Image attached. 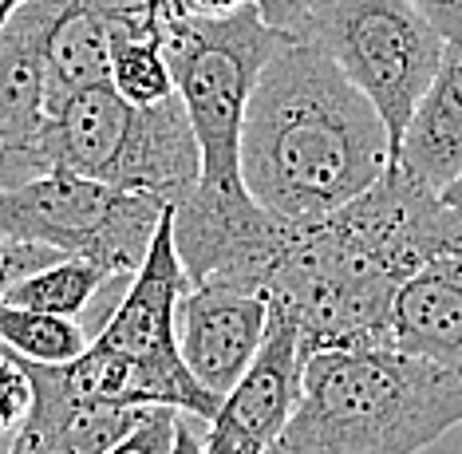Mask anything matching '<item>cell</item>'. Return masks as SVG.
I'll return each instance as SVG.
<instances>
[{
    "mask_svg": "<svg viewBox=\"0 0 462 454\" xmlns=\"http://www.w3.org/2000/svg\"><path fill=\"white\" fill-rule=\"evenodd\" d=\"M411 5L430 20V28L447 40H462V0H411Z\"/></svg>",
    "mask_w": 462,
    "mask_h": 454,
    "instance_id": "cell-25",
    "label": "cell"
},
{
    "mask_svg": "<svg viewBox=\"0 0 462 454\" xmlns=\"http://www.w3.org/2000/svg\"><path fill=\"white\" fill-rule=\"evenodd\" d=\"M304 5H309V0H292V8H297V13H300V8H304Z\"/></svg>",
    "mask_w": 462,
    "mask_h": 454,
    "instance_id": "cell-29",
    "label": "cell"
},
{
    "mask_svg": "<svg viewBox=\"0 0 462 454\" xmlns=\"http://www.w3.org/2000/svg\"><path fill=\"white\" fill-rule=\"evenodd\" d=\"M64 0H28L0 32V190L48 174L44 36Z\"/></svg>",
    "mask_w": 462,
    "mask_h": 454,
    "instance_id": "cell-10",
    "label": "cell"
},
{
    "mask_svg": "<svg viewBox=\"0 0 462 454\" xmlns=\"http://www.w3.org/2000/svg\"><path fill=\"white\" fill-rule=\"evenodd\" d=\"M44 88L48 115L79 91L111 88V24L76 0H64L48 24Z\"/></svg>",
    "mask_w": 462,
    "mask_h": 454,
    "instance_id": "cell-16",
    "label": "cell"
},
{
    "mask_svg": "<svg viewBox=\"0 0 462 454\" xmlns=\"http://www.w3.org/2000/svg\"><path fill=\"white\" fill-rule=\"evenodd\" d=\"M166 209L171 202L154 194H131L56 166L28 186L0 190V234L91 261L111 277H134Z\"/></svg>",
    "mask_w": 462,
    "mask_h": 454,
    "instance_id": "cell-8",
    "label": "cell"
},
{
    "mask_svg": "<svg viewBox=\"0 0 462 454\" xmlns=\"http://www.w3.org/2000/svg\"><path fill=\"white\" fill-rule=\"evenodd\" d=\"M190 292L182 261L174 249V218L166 209L146 261L127 284V297L115 304L107 324L91 340L68 379L79 395L123 407H174L209 423L222 399L209 395L178 356L174 316L178 301Z\"/></svg>",
    "mask_w": 462,
    "mask_h": 454,
    "instance_id": "cell-4",
    "label": "cell"
},
{
    "mask_svg": "<svg viewBox=\"0 0 462 454\" xmlns=\"http://www.w3.org/2000/svg\"><path fill=\"white\" fill-rule=\"evenodd\" d=\"M162 32L166 28H111V91L131 107H159L174 99Z\"/></svg>",
    "mask_w": 462,
    "mask_h": 454,
    "instance_id": "cell-17",
    "label": "cell"
},
{
    "mask_svg": "<svg viewBox=\"0 0 462 454\" xmlns=\"http://www.w3.org/2000/svg\"><path fill=\"white\" fill-rule=\"evenodd\" d=\"M395 166L435 194L462 174V40H450L399 143Z\"/></svg>",
    "mask_w": 462,
    "mask_h": 454,
    "instance_id": "cell-15",
    "label": "cell"
},
{
    "mask_svg": "<svg viewBox=\"0 0 462 454\" xmlns=\"http://www.w3.org/2000/svg\"><path fill=\"white\" fill-rule=\"evenodd\" d=\"M24 5H28V0H0V32H5V24H8V20H13Z\"/></svg>",
    "mask_w": 462,
    "mask_h": 454,
    "instance_id": "cell-28",
    "label": "cell"
},
{
    "mask_svg": "<svg viewBox=\"0 0 462 454\" xmlns=\"http://www.w3.org/2000/svg\"><path fill=\"white\" fill-rule=\"evenodd\" d=\"M462 423V384L395 344L317 352L269 454H419Z\"/></svg>",
    "mask_w": 462,
    "mask_h": 454,
    "instance_id": "cell-3",
    "label": "cell"
},
{
    "mask_svg": "<svg viewBox=\"0 0 462 454\" xmlns=\"http://www.w3.org/2000/svg\"><path fill=\"white\" fill-rule=\"evenodd\" d=\"M392 344L443 367L462 384V241L439 253L399 289L392 309Z\"/></svg>",
    "mask_w": 462,
    "mask_h": 454,
    "instance_id": "cell-14",
    "label": "cell"
},
{
    "mask_svg": "<svg viewBox=\"0 0 462 454\" xmlns=\"http://www.w3.org/2000/svg\"><path fill=\"white\" fill-rule=\"evenodd\" d=\"M32 411V375L28 364L0 347V454L13 450V442Z\"/></svg>",
    "mask_w": 462,
    "mask_h": 454,
    "instance_id": "cell-20",
    "label": "cell"
},
{
    "mask_svg": "<svg viewBox=\"0 0 462 454\" xmlns=\"http://www.w3.org/2000/svg\"><path fill=\"white\" fill-rule=\"evenodd\" d=\"M292 40L324 51L380 115L392 162L411 115L430 88L447 40L411 0H309Z\"/></svg>",
    "mask_w": 462,
    "mask_h": 454,
    "instance_id": "cell-7",
    "label": "cell"
},
{
    "mask_svg": "<svg viewBox=\"0 0 462 454\" xmlns=\"http://www.w3.org/2000/svg\"><path fill=\"white\" fill-rule=\"evenodd\" d=\"M28 375H32V411L8 454H107L151 411L79 395L68 379V367L28 364Z\"/></svg>",
    "mask_w": 462,
    "mask_h": 454,
    "instance_id": "cell-13",
    "label": "cell"
},
{
    "mask_svg": "<svg viewBox=\"0 0 462 454\" xmlns=\"http://www.w3.org/2000/svg\"><path fill=\"white\" fill-rule=\"evenodd\" d=\"M292 36L277 32L257 5L229 16H174L162 32V51L174 76V95L190 119L202 182L209 190L241 186V123L265 63Z\"/></svg>",
    "mask_w": 462,
    "mask_h": 454,
    "instance_id": "cell-5",
    "label": "cell"
},
{
    "mask_svg": "<svg viewBox=\"0 0 462 454\" xmlns=\"http://www.w3.org/2000/svg\"><path fill=\"white\" fill-rule=\"evenodd\" d=\"M44 154L51 171L64 166L131 194H154L171 206L202 182V154L178 95L159 107H131L111 88L71 95L48 115Z\"/></svg>",
    "mask_w": 462,
    "mask_h": 454,
    "instance_id": "cell-6",
    "label": "cell"
},
{
    "mask_svg": "<svg viewBox=\"0 0 462 454\" xmlns=\"http://www.w3.org/2000/svg\"><path fill=\"white\" fill-rule=\"evenodd\" d=\"M56 261H60V253L0 234V301H5V292L13 289L16 281H24L28 273H40V269L56 265Z\"/></svg>",
    "mask_w": 462,
    "mask_h": 454,
    "instance_id": "cell-24",
    "label": "cell"
},
{
    "mask_svg": "<svg viewBox=\"0 0 462 454\" xmlns=\"http://www.w3.org/2000/svg\"><path fill=\"white\" fill-rule=\"evenodd\" d=\"M455 241H462V221L395 162L348 206L292 221L265 292L297 324L300 364L336 347L392 344L399 289Z\"/></svg>",
    "mask_w": 462,
    "mask_h": 454,
    "instance_id": "cell-1",
    "label": "cell"
},
{
    "mask_svg": "<svg viewBox=\"0 0 462 454\" xmlns=\"http://www.w3.org/2000/svg\"><path fill=\"white\" fill-rule=\"evenodd\" d=\"M171 454H209L206 447V423L186 411H178V427H174V447Z\"/></svg>",
    "mask_w": 462,
    "mask_h": 454,
    "instance_id": "cell-26",
    "label": "cell"
},
{
    "mask_svg": "<svg viewBox=\"0 0 462 454\" xmlns=\"http://www.w3.org/2000/svg\"><path fill=\"white\" fill-rule=\"evenodd\" d=\"M103 16L111 28H166L178 13L174 0H76Z\"/></svg>",
    "mask_w": 462,
    "mask_h": 454,
    "instance_id": "cell-21",
    "label": "cell"
},
{
    "mask_svg": "<svg viewBox=\"0 0 462 454\" xmlns=\"http://www.w3.org/2000/svg\"><path fill=\"white\" fill-rule=\"evenodd\" d=\"M269 297L241 284H190L174 316L178 356L209 395H229L261 352Z\"/></svg>",
    "mask_w": 462,
    "mask_h": 454,
    "instance_id": "cell-12",
    "label": "cell"
},
{
    "mask_svg": "<svg viewBox=\"0 0 462 454\" xmlns=\"http://www.w3.org/2000/svg\"><path fill=\"white\" fill-rule=\"evenodd\" d=\"M0 347H8L28 364L68 367L91 347V336L79 329V320H68V316L0 304Z\"/></svg>",
    "mask_w": 462,
    "mask_h": 454,
    "instance_id": "cell-18",
    "label": "cell"
},
{
    "mask_svg": "<svg viewBox=\"0 0 462 454\" xmlns=\"http://www.w3.org/2000/svg\"><path fill=\"white\" fill-rule=\"evenodd\" d=\"M241 186L281 221H317L372 190L392 166L375 107L304 40L261 71L241 123Z\"/></svg>",
    "mask_w": 462,
    "mask_h": 454,
    "instance_id": "cell-2",
    "label": "cell"
},
{
    "mask_svg": "<svg viewBox=\"0 0 462 454\" xmlns=\"http://www.w3.org/2000/svg\"><path fill=\"white\" fill-rule=\"evenodd\" d=\"M174 427H178V411L174 407H151L143 415V423L134 427L127 439L115 442L107 454H171Z\"/></svg>",
    "mask_w": 462,
    "mask_h": 454,
    "instance_id": "cell-23",
    "label": "cell"
},
{
    "mask_svg": "<svg viewBox=\"0 0 462 454\" xmlns=\"http://www.w3.org/2000/svg\"><path fill=\"white\" fill-rule=\"evenodd\" d=\"M439 198H443V206L450 209V214H455L458 221H462V174L455 178V182H450L447 190H443V194H439Z\"/></svg>",
    "mask_w": 462,
    "mask_h": 454,
    "instance_id": "cell-27",
    "label": "cell"
},
{
    "mask_svg": "<svg viewBox=\"0 0 462 454\" xmlns=\"http://www.w3.org/2000/svg\"><path fill=\"white\" fill-rule=\"evenodd\" d=\"M178 13L186 16H229V13H241V8L257 5L261 16L269 20L277 32H285L292 36V28H297V8H292V0H174Z\"/></svg>",
    "mask_w": 462,
    "mask_h": 454,
    "instance_id": "cell-22",
    "label": "cell"
},
{
    "mask_svg": "<svg viewBox=\"0 0 462 454\" xmlns=\"http://www.w3.org/2000/svg\"><path fill=\"white\" fill-rule=\"evenodd\" d=\"M300 367L297 324L281 304L269 301L261 352L206 423L209 454H269L300 399Z\"/></svg>",
    "mask_w": 462,
    "mask_h": 454,
    "instance_id": "cell-11",
    "label": "cell"
},
{
    "mask_svg": "<svg viewBox=\"0 0 462 454\" xmlns=\"http://www.w3.org/2000/svg\"><path fill=\"white\" fill-rule=\"evenodd\" d=\"M171 218L174 249L190 284H241L265 292L292 234V221L273 218L245 190L194 186L171 206Z\"/></svg>",
    "mask_w": 462,
    "mask_h": 454,
    "instance_id": "cell-9",
    "label": "cell"
},
{
    "mask_svg": "<svg viewBox=\"0 0 462 454\" xmlns=\"http://www.w3.org/2000/svg\"><path fill=\"white\" fill-rule=\"evenodd\" d=\"M111 281L107 269L91 265V261H76V257H60L56 265L28 273L24 281H16L5 292L0 304H13V309H32V312H51V316H76L96 301V292Z\"/></svg>",
    "mask_w": 462,
    "mask_h": 454,
    "instance_id": "cell-19",
    "label": "cell"
}]
</instances>
